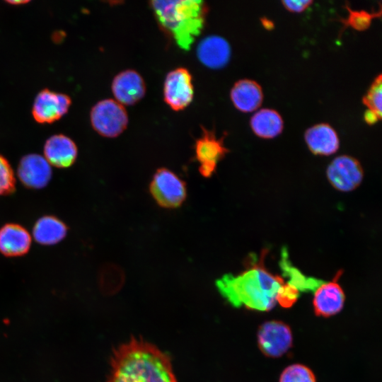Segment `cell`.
Returning a JSON list of instances; mask_svg holds the SVG:
<instances>
[{
  "mask_svg": "<svg viewBox=\"0 0 382 382\" xmlns=\"http://www.w3.org/2000/svg\"><path fill=\"white\" fill-rule=\"evenodd\" d=\"M266 254L263 250L260 258L252 257L249 267L241 274H227L216 281L219 291L233 306L269 311L278 303L287 282L265 268Z\"/></svg>",
  "mask_w": 382,
  "mask_h": 382,
  "instance_id": "obj_1",
  "label": "cell"
},
{
  "mask_svg": "<svg viewBox=\"0 0 382 382\" xmlns=\"http://www.w3.org/2000/svg\"><path fill=\"white\" fill-rule=\"evenodd\" d=\"M109 382H176L169 358L156 347L132 340L114 352Z\"/></svg>",
  "mask_w": 382,
  "mask_h": 382,
  "instance_id": "obj_2",
  "label": "cell"
},
{
  "mask_svg": "<svg viewBox=\"0 0 382 382\" xmlns=\"http://www.w3.org/2000/svg\"><path fill=\"white\" fill-rule=\"evenodd\" d=\"M151 6L161 25L183 50H189L203 29L207 6L202 1H151Z\"/></svg>",
  "mask_w": 382,
  "mask_h": 382,
  "instance_id": "obj_3",
  "label": "cell"
},
{
  "mask_svg": "<svg viewBox=\"0 0 382 382\" xmlns=\"http://www.w3.org/2000/svg\"><path fill=\"white\" fill-rule=\"evenodd\" d=\"M91 123L100 135L114 138L121 134L128 125V115L124 107L113 99L96 103L90 112Z\"/></svg>",
  "mask_w": 382,
  "mask_h": 382,
  "instance_id": "obj_4",
  "label": "cell"
},
{
  "mask_svg": "<svg viewBox=\"0 0 382 382\" xmlns=\"http://www.w3.org/2000/svg\"><path fill=\"white\" fill-rule=\"evenodd\" d=\"M151 196L161 207L173 209L180 207L185 200V183L175 173L161 168L154 173L149 185Z\"/></svg>",
  "mask_w": 382,
  "mask_h": 382,
  "instance_id": "obj_5",
  "label": "cell"
},
{
  "mask_svg": "<svg viewBox=\"0 0 382 382\" xmlns=\"http://www.w3.org/2000/svg\"><path fill=\"white\" fill-rule=\"evenodd\" d=\"M290 327L282 321L270 320L262 323L257 331V345L264 355L277 358L292 346Z\"/></svg>",
  "mask_w": 382,
  "mask_h": 382,
  "instance_id": "obj_6",
  "label": "cell"
},
{
  "mask_svg": "<svg viewBox=\"0 0 382 382\" xmlns=\"http://www.w3.org/2000/svg\"><path fill=\"white\" fill-rule=\"evenodd\" d=\"M194 96L192 77L183 67L168 72L163 83V98L173 110L180 111L187 108Z\"/></svg>",
  "mask_w": 382,
  "mask_h": 382,
  "instance_id": "obj_7",
  "label": "cell"
},
{
  "mask_svg": "<svg viewBox=\"0 0 382 382\" xmlns=\"http://www.w3.org/2000/svg\"><path fill=\"white\" fill-rule=\"evenodd\" d=\"M326 175L334 188L347 192L355 190L361 184L364 171L355 158L342 155L331 161L327 168Z\"/></svg>",
  "mask_w": 382,
  "mask_h": 382,
  "instance_id": "obj_8",
  "label": "cell"
},
{
  "mask_svg": "<svg viewBox=\"0 0 382 382\" xmlns=\"http://www.w3.org/2000/svg\"><path fill=\"white\" fill-rule=\"evenodd\" d=\"M202 135L195 144V158L199 162V171L204 178L211 177L216 169L219 161L228 152L224 138L218 139L215 132L202 127Z\"/></svg>",
  "mask_w": 382,
  "mask_h": 382,
  "instance_id": "obj_9",
  "label": "cell"
},
{
  "mask_svg": "<svg viewBox=\"0 0 382 382\" xmlns=\"http://www.w3.org/2000/svg\"><path fill=\"white\" fill-rule=\"evenodd\" d=\"M71 103V100L68 95L42 89L34 100L32 115L38 123H52L67 112Z\"/></svg>",
  "mask_w": 382,
  "mask_h": 382,
  "instance_id": "obj_10",
  "label": "cell"
},
{
  "mask_svg": "<svg viewBox=\"0 0 382 382\" xmlns=\"http://www.w3.org/2000/svg\"><path fill=\"white\" fill-rule=\"evenodd\" d=\"M342 272V270H338L332 281L321 283L315 289L313 306L316 316L328 318L343 308L345 295L338 283Z\"/></svg>",
  "mask_w": 382,
  "mask_h": 382,
  "instance_id": "obj_11",
  "label": "cell"
},
{
  "mask_svg": "<svg viewBox=\"0 0 382 382\" xmlns=\"http://www.w3.org/2000/svg\"><path fill=\"white\" fill-rule=\"evenodd\" d=\"M17 174L24 186L31 189H41L50 182L52 168L44 156L29 154L21 158Z\"/></svg>",
  "mask_w": 382,
  "mask_h": 382,
  "instance_id": "obj_12",
  "label": "cell"
},
{
  "mask_svg": "<svg viewBox=\"0 0 382 382\" xmlns=\"http://www.w3.org/2000/svg\"><path fill=\"white\" fill-rule=\"evenodd\" d=\"M111 89L116 101L122 105H132L144 96L146 84L137 71L126 69L114 77Z\"/></svg>",
  "mask_w": 382,
  "mask_h": 382,
  "instance_id": "obj_13",
  "label": "cell"
},
{
  "mask_svg": "<svg viewBox=\"0 0 382 382\" xmlns=\"http://www.w3.org/2000/svg\"><path fill=\"white\" fill-rule=\"evenodd\" d=\"M231 52V47L227 40L215 35L202 39L197 47L198 59L210 69L225 66L229 62Z\"/></svg>",
  "mask_w": 382,
  "mask_h": 382,
  "instance_id": "obj_14",
  "label": "cell"
},
{
  "mask_svg": "<svg viewBox=\"0 0 382 382\" xmlns=\"http://www.w3.org/2000/svg\"><path fill=\"white\" fill-rule=\"evenodd\" d=\"M43 151L47 162L61 168L70 167L75 162L78 154L74 141L62 134L49 137L45 143Z\"/></svg>",
  "mask_w": 382,
  "mask_h": 382,
  "instance_id": "obj_15",
  "label": "cell"
},
{
  "mask_svg": "<svg viewBox=\"0 0 382 382\" xmlns=\"http://www.w3.org/2000/svg\"><path fill=\"white\" fill-rule=\"evenodd\" d=\"M31 236L18 224H6L0 228V253L6 257L26 254L31 245Z\"/></svg>",
  "mask_w": 382,
  "mask_h": 382,
  "instance_id": "obj_16",
  "label": "cell"
},
{
  "mask_svg": "<svg viewBox=\"0 0 382 382\" xmlns=\"http://www.w3.org/2000/svg\"><path fill=\"white\" fill-rule=\"evenodd\" d=\"M304 138L310 151L316 155L329 156L339 149L340 140L335 130L328 124L320 123L309 127Z\"/></svg>",
  "mask_w": 382,
  "mask_h": 382,
  "instance_id": "obj_17",
  "label": "cell"
},
{
  "mask_svg": "<svg viewBox=\"0 0 382 382\" xmlns=\"http://www.w3.org/2000/svg\"><path fill=\"white\" fill-rule=\"evenodd\" d=\"M230 97L236 108L243 112H250L260 106L263 93L261 86L255 81L241 79L234 83Z\"/></svg>",
  "mask_w": 382,
  "mask_h": 382,
  "instance_id": "obj_18",
  "label": "cell"
},
{
  "mask_svg": "<svg viewBox=\"0 0 382 382\" xmlns=\"http://www.w3.org/2000/svg\"><path fill=\"white\" fill-rule=\"evenodd\" d=\"M67 233L66 224L51 215L40 217L33 228L35 241L44 245H54L63 240Z\"/></svg>",
  "mask_w": 382,
  "mask_h": 382,
  "instance_id": "obj_19",
  "label": "cell"
},
{
  "mask_svg": "<svg viewBox=\"0 0 382 382\" xmlns=\"http://www.w3.org/2000/svg\"><path fill=\"white\" fill-rule=\"evenodd\" d=\"M250 127L258 137L271 139L279 135L283 129L281 115L274 110L264 108L256 112L250 119Z\"/></svg>",
  "mask_w": 382,
  "mask_h": 382,
  "instance_id": "obj_20",
  "label": "cell"
},
{
  "mask_svg": "<svg viewBox=\"0 0 382 382\" xmlns=\"http://www.w3.org/2000/svg\"><path fill=\"white\" fill-rule=\"evenodd\" d=\"M279 382H316V378L310 368L301 364H294L284 369Z\"/></svg>",
  "mask_w": 382,
  "mask_h": 382,
  "instance_id": "obj_21",
  "label": "cell"
},
{
  "mask_svg": "<svg viewBox=\"0 0 382 382\" xmlns=\"http://www.w3.org/2000/svg\"><path fill=\"white\" fill-rule=\"evenodd\" d=\"M381 74H379L371 85L367 93L363 98L364 104L369 110L374 112L381 118L382 83Z\"/></svg>",
  "mask_w": 382,
  "mask_h": 382,
  "instance_id": "obj_22",
  "label": "cell"
},
{
  "mask_svg": "<svg viewBox=\"0 0 382 382\" xmlns=\"http://www.w3.org/2000/svg\"><path fill=\"white\" fill-rule=\"evenodd\" d=\"M16 187V178L8 160L0 154V196L11 194Z\"/></svg>",
  "mask_w": 382,
  "mask_h": 382,
  "instance_id": "obj_23",
  "label": "cell"
},
{
  "mask_svg": "<svg viewBox=\"0 0 382 382\" xmlns=\"http://www.w3.org/2000/svg\"><path fill=\"white\" fill-rule=\"evenodd\" d=\"M349 11V16L347 19H342V22L346 25H349L358 30H363L368 28L373 18L377 16V13L371 14L364 11H352L347 7Z\"/></svg>",
  "mask_w": 382,
  "mask_h": 382,
  "instance_id": "obj_24",
  "label": "cell"
},
{
  "mask_svg": "<svg viewBox=\"0 0 382 382\" xmlns=\"http://www.w3.org/2000/svg\"><path fill=\"white\" fill-rule=\"evenodd\" d=\"M284 6L289 11L299 13L303 11L312 3L311 0H298V1H282Z\"/></svg>",
  "mask_w": 382,
  "mask_h": 382,
  "instance_id": "obj_25",
  "label": "cell"
},
{
  "mask_svg": "<svg viewBox=\"0 0 382 382\" xmlns=\"http://www.w3.org/2000/svg\"><path fill=\"white\" fill-rule=\"evenodd\" d=\"M381 118L372 110H367L364 113V120L369 125H374Z\"/></svg>",
  "mask_w": 382,
  "mask_h": 382,
  "instance_id": "obj_26",
  "label": "cell"
},
{
  "mask_svg": "<svg viewBox=\"0 0 382 382\" xmlns=\"http://www.w3.org/2000/svg\"><path fill=\"white\" fill-rule=\"evenodd\" d=\"M261 22H262V25L266 29H272L274 27L273 23L269 19H267L265 18H262Z\"/></svg>",
  "mask_w": 382,
  "mask_h": 382,
  "instance_id": "obj_27",
  "label": "cell"
},
{
  "mask_svg": "<svg viewBox=\"0 0 382 382\" xmlns=\"http://www.w3.org/2000/svg\"><path fill=\"white\" fill-rule=\"evenodd\" d=\"M8 4H13V5H18V4H25L29 2V1H24V0H20V1H6Z\"/></svg>",
  "mask_w": 382,
  "mask_h": 382,
  "instance_id": "obj_28",
  "label": "cell"
}]
</instances>
